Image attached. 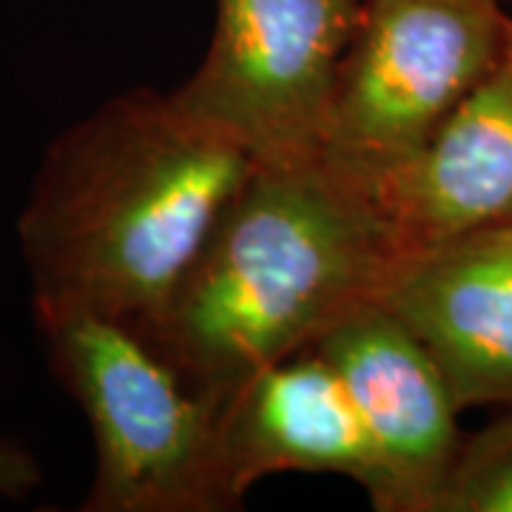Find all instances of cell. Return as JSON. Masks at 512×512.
Segmentation results:
<instances>
[{"label":"cell","mask_w":512,"mask_h":512,"mask_svg":"<svg viewBox=\"0 0 512 512\" xmlns=\"http://www.w3.org/2000/svg\"><path fill=\"white\" fill-rule=\"evenodd\" d=\"M254 163L171 92L111 97L52 140L20 214L35 308L154 325Z\"/></svg>","instance_id":"1"},{"label":"cell","mask_w":512,"mask_h":512,"mask_svg":"<svg viewBox=\"0 0 512 512\" xmlns=\"http://www.w3.org/2000/svg\"><path fill=\"white\" fill-rule=\"evenodd\" d=\"M399 259L373 194L322 151L256 160L143 333L222 413L259 370L379 299Z\"/></svg>","instance_id":"2"},{"label":"cell","mask_w":512,"mask_h":512,"mask_svg":"<svg viewBox=\"0 0 512 512\" xmlns=\"http://www.w3.org/2000/svg\"><path fill=\"white\" fill-rule=\"evenodd\" d=\"M57 382L94 436L86 512L237 510L220 413L137 325L86 308H35Z\"/></svg>","instance_id":"3"},{"label":"cell","mask_w":512,"mask_h":512,"mask_svg":"<svg viewBox=\"0 0 512 512\" xmlns=\"http://www.w3.org/2000/svg\"><path fill=\"white\" fill-rule=\"evenodd\" d=\"M512 46L498 0H362L322 157L370 188L413 157Z\"/></svg>","instance_id":"4"},{"label":"cell","mask_w":512,"mask_h":512,"mask_svg":"<svg viewBox=\"0 0 512 512\" xmlns=\"http://www.w3.org/2000/svg\"><path fill=\"white\" fill-rule=\"evenodd\" d=\"M359 6L362 0H217L211 46L171 94L254 160L319 154Z\"/></svg>","instance_id":"5"},{"label":"cell","mask_w":512,"mask_h":512,"mask_svg":"<svg viewBox=\"0 0 512 512\" xmlns=\"http://www.w3.org/2000/svg\"><path fill=\"white\" fill-rule=\"evenodd\" d=\"M339 373L379 467V512H436L461 447L453 390L419 336L379 299L311 345Z\"/></svg>","instance_id":"6"},{"label":"cell","mask_w":512,"mask_h":512,"mask_svg":"<svg viewBox=\"0 0 512 512\" xmlns=\"http://www.w3.org/2000/svg\"><path fill=\"white\" fill-rule=\"evenodd\" d=\"M461 410L512 404V222L402 256L379 296Z\"/></svg>","instance_id":"7"},{"label":"cell","mask_w":512,"mask_h":512,"mask_svg":"<svg viewBox=\"0 0 512 512\" xmlns=\"http://www.w3.org/2000/svg\"><path fill=\"white\" fill-rule=\"evenodd\" d=\"M367 191L402 256L512 222V46L436 134Z\"/></svg>","instance_id":"8"},{"label":"cell","mask_w":512,"mask_h":512,"mask_svg":"<svg viewBox=\"0 0 512 512\" xmlns=\"http://www.w3.org/2000/svg\"><path fill=\"white\" fill-rule=\"evenodd\" d=\"M220 444L231 495L279 473L342 476L367 498L379 490V467L339 373L319 350L305 348L259 370L222 407Z\"/></svg>","instance_id":"9"},{"label":"cell","mask_w":512,"mask_h":512,"mask_svg":"<svg viewBox=\"0 0 512 512\" xmlns=\"http://www.w3.org/2000/svg\"><path fill=\"white\" fill-rule=\"evenodd\" d=\"M436 512H512V404L461 441Z\"/></svg>","instance_id":"10"},{"label":"cell","mask_w":512,"mask_h":512,"mask_svg":"<svg viewBox=\"0 0 512 512\" xmlns=\"http://www.w3.org/2000/svg\"><path fill=\"white\" fill-rule=\"evenodd\" d=\"M40 484V467L35 456L12 439H0V495L23 498Z\"/></svg>","instance_id":"11"}]
</instances>
